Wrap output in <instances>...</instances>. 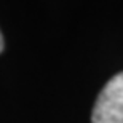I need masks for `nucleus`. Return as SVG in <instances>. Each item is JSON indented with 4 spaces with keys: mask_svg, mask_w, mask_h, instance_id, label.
<instances>
[{
    "mask_svg": "<svg viewBox=\"0 0 123 123\" xmlns=\"http://www.w3.org/2000/svg\"><path fill=\"white\" fill-rule=\"evenodd\" d=\"M91 123H123V72L110 78L99 93Z\"/></svg>",
    "mask_w": 123,
    "mask_h": 123,
    "instance_id": "nucleus-1",
    "label": "nucleus"
},
{
    "mask_svg": "<svg viewBox=\"0 0 123 123\" xmlns=\"http://www.w3.org/2000/svg\"><path fill=\"white\" fill-rule=\"evenodd\" d=\"M3 37H2V32H0V53H2V51H3Z\"/></svg>",
    "mask_w": 123,
    "mask_h": 123,
    "instance_id": "nucleus-2",
    "label": "nucleus"
}]
</instances>
